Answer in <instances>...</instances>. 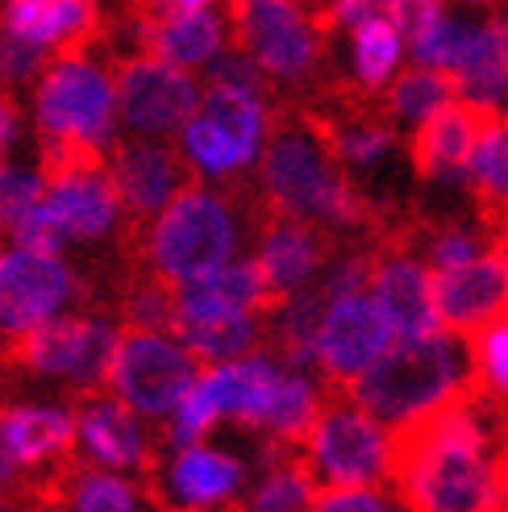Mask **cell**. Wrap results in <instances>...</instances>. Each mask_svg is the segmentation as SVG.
<instances>
[{"instance_id": "cell-27", "label": "cell", "mask_w": 508, "mask_h": 512, "mask_svg": "<svg viewBox=\"0 0 508 512\" xmlns=\"http://www.w3.org/2000/svg\"><path fill=\"white\" fill-rule=\"evenodd\" d=\"M454 96H459L454 75L442 67H425V63L404 67L400 75H392V84L379 92V100H384V109L396 125H421L429 113L450 105Z\"/></svg>"}, {"instance_id": "cell-40", "label": "cell", "mask_w": 508, "mask_h": 512, "mask_svg": "<svg viewBox=\"0 0 508 512\" xmlns=\"http://www.w3.org/2000/svg\"><path fill=\"white\" fill-rule=\"evenodd\" d=\"M471 5H504V0H471Z\"/></svg>"}, {"instance_id": "cell-33", "label": "cell", "mask_w": 508, "mask_h": 512, "mask_svg": "<svg viewBox=\"0 0 508 512\" xmlns=\"http://www.w3.org/2000/svg\"><path fill=\"white\" fill-rule=\"evenodd\" d=\"M46 63H50V50H42L34 42H21L9 30H0V88H9V92L30 88L34 92Z\"/></svg>"}, {"instance_id": "cell-4", "label": "cell", "mask_w": 508, "mask_h": 512, "mask_svg": "<svg viewBox=\"0 0 508 512\" xmlns=\"http://www.w3.org/2000/svg\"><path fill=\"white\" fill-rule=\"evenodd\" d=\"M230 46L246 50L284 96H309L338 67L329 63V38L304 0H225Z\"/></svg>"}, {"instance_id": "cell-31", "label": "cell", "mask_w": 508, "mask_h": 512, "mask_svg": "<svg viewBox=\"0 0 508 512\" xmlns=\"http://www.w3.org/2000/svg\"><path fill=\"white\" fill-rule=\"evenodd\" d=\"M46 200V175L34 167H0V234L13 229Z\"/></svg>"}, {"instance_id": "cell-13", "label": "cell", "mask_w": 508, "mask_h": 512, "mask_svg": "<svg viewBox=\"0 0 508 512\" xmlns=\"http://www.w3.org/2000/svg\"><path fill=\"white\" fill-rule=\"evenodd\" d=\"M396 329L375 304V296H342L325 309V325L317 338V371L321 388L350 392L379 358L392 350Z\"/></svg>"}, {"instance_id": "cell-17", "label": "cell", "mask_w": 508, "mask_h": 512, "mask_svg": "<svg viewBox=\"0 0 508 512\" xmlns=\"http://www.w3.org/2000/svg\"><path fill=\"white\" fill-rule=\"evenodd\" d=\"M442 329L479 338L492 325H508V242H492L471 263L434 275Z\"/></svg>"}, {"instance_id": "cell-42", "label": "cell", "mask_w": 508, "mask_h": 512, "mask_svg": "<svg viewBox=\"0 0 508 512\" xmlns=\"http://www.w3.org/2000/svg\"><path fill=\"white\" fill-rule=\"evenodd\" d=\"M21 512H25V508H21Z\"/></svg>"}, {"instance_id": "cell-29", "label": "cell", "mask_w": 508, "mask_h": 512, "mask_svg": "<svg viewBox=\"0 0 508 512\" xmlns=\"http://www.w3.org/2000/svg\"><path fill=\"white\" fill-rule=\"evenodd\" d=\"M400 50H404V38L388 21V13L363 21L359 30H350V67H354L359 88L384 92L392 84L396 67H400Z\"/></svg>"}, {"instance_id": "cell-35", "label": "cell", "mask_w": 508, "mask_h": 512, "mask_svg": "<svg viewBox=\"0 0 508 512\" xmlns=\"http://www.w3.org/2000/svg\"><path fill=\"white\" fill-rule=\"evenodd\" d=\"M388 13V0H325L317 9V25L334 38V34H346V30H359L363 21L371 17H384Z\"/></svg>"}, {"instance_id": "cell-36", "label": "cell", "mask_w": 508, "mask_h": 512, "mask_svg": "<svg viewBox=\"0 0 508 512\" xmlns=\"http://www.w3.org/2000/svg\"><path fill=\"white\" fill-rule=\"evenodd\" d=\"M309 512H400V508L371 488H321Z\"/></svg>"}, {"instance_id": "cell-14", "label": "cell", "mask_w": 508, "mask_h": 512, "mask_svg": "<svg viewBox=\"0 0 508 512\" xmlns=\"http://www.w3.org/2000/svg\"><path fill=\"white\" fill-rule=\"evenodd\" d=\"M371 296L392 321L396 338H429L442 334V313H438V288H434V267L425 263L417 250V238L400 234L375 242V275H371Z\"/></svg>"}, {"instance_id": "cell-3", "label": "cell", "mask_w": 508, "mask_h": 512, "mask_svg": "<svg viewBox=\"0 0 508 512\" xmlns=\"http://www.w3.org/2000/svg\"><path fill=\"white\" fill-rule=\"evenodd\" d=\"M225 184L230 192H209L196 184L167 204L159 221L146 229L150 267L188 288L234 259L242 246V217L250 221V229L259 225V192L242 175L225 179Z\"/></svg>"}, {"instance_id": "cell-1", "label": "cell", "mask_w": 508, "mask_h": 512, "mask_svg": "<svg viewBox=\"0 0 508 512\" xmlns=\"http://www.w3.org/2000/svg\"><path fill=\"white\" fill-rule=\"evenodd\" d=\"M500 396L471 379L388 433V488L404 512H500Z\"/></svg>"}, {"instance_id": "cell-9", "label": "cell", "mask_w": 508, "mask_h": 512, "mask_svg": "<svg viewBox=\"0 0 508 512\" xmlns=\"http://www.w3.org/2000/svg\"><path fill=\"white\" fill-rule=\"evenodd\" d=\"M317 488H375L388 483V433L384 421L354 400L350 392H329L321 417L304 442Z\"/></svg>"}, {"instance_id": "cell-30", "label": "cell", "mask_w": 508, "mask_h": 512, "mask_svg": "<svg viewBox=\"0 0 508 512\" xmlns=\"http://www.w3.org/2000/svg\"><path fill=\"white\" fill-rule=\"evenodd\" d=\"M217 421H221V408H217L213 392L205 388V379H196L192 388L184 392V400L171 408V421H167V446L184 450V446L205 442Z\"/></svg>"}, {"instance_id": "cell-10", "label": "cell", "mask_w": 508, "mask_h": 512, "mask_svg": "<svg viewBox=\"0 0 508 512\" xmlns=\"http://www.w3.org/2000/svg\"><path fill=\"white\" fill-rule=\"evenodd\" d=\"M205 363L167 329H138L125 325L113 371H109V392L125 400L134 413L159 421L171 417V408L184 400V392L200 379Z\"/></svg>"}, {"instance_id": "cell-20", "label": "cell", "mask_w": 508, "mask_h": 512, "mask_svg": "<svg viewBox=\"0 0 508 512\" xmlns=\"http://www.w3.org/2000/svg\"><path fill=\"white\" fill-rule=\"evenodd\" d=\"M46 204L67 229V242H100L117 234L125 209L109 167V150L46 175Z\"/></svg>"}, {"instance_id": "cell-7", "label": "cell", "mask_w": 508, "mask_h": 512, "mask_svg": "<svg viewBox=\"0 0 508 512\" xmlns=\"http://www.w3.org/2000/svg\"><path fill=\"white\" fill-rule=\"evenodd\" d=\"M109 167L121 192V225L113 234L117 259H146V229L159 221V213L175 196L200 184L196 163L184 155V146H171L163 138H113Z\"/></svg>"}, {"instance_id": "cell-6", "label": "cell", "mask_w": 508, "mask_h": 512, "mask_svg": "<svg viewBox=\"0 0 508 512\" xmlns=\"http://www.w3.org/2000/svg\"><path fill=\"white\" fill-rule=\"evenodd\" d=\"M471 383V350L459 334L400 338L354 383L350 396L384 425H400L425 408L459 396Z\"/></svg>"}, {"instance_id": "cell-24", "label": "cell", "mask_w": 508, "mask_h": 512, "mask_svg": "<svg viewBox=\"0 0 508 512\" xmlns=\"http://www.w3.org/2000/svg\"><path fill=\"white\" fill-rule=\"evenodd\" d=\"M0 438H5L21 471H42L75 454L80 417H75V408L9 404V408H0Z\"/></svg>"}, {"instance_id": "cell-39", "label": "cell", "mask_w": 508, "mask_h": 512, "mask_svg": "<svg viewBox=\"0 0 508 512\" xmlns=\"http://www.w3.org/2000/svg\"><path fill=\"white\" fill-rule=\"evenodd\" d=\"M230 512H254V508H246V504L238 500V504H230Z\"/></svg>"}, {"instance_id": "cell-21", "label": "cell", "mask_w": 508, "mask_h": 512, "mask_svg": "<svg viewBox=\"0 0 508 512\" xmlns=\"http://www.w3.org/2000/svg\"><path fill=\"white\" fill-rule=\"evenodd\" d=\"M0 30L55 55H100L105 0H0Z\"/></svg>"}, {"instance_id": "cell-15", "label": "cell", "mask_w": 508, "mask_h": 512, "mask_svg": "<svg viewBox=\"0 0 508 512\" xmlns=\"http://www.w3.org/2000/svg\"><path fill=\"white\" fill-rule=\"evenodd\" d=\"M246 463L234 454H225L217 446H184L175 450L171 463H163L159 475L150 479H138L146 496L155 500L159 512H171V508H192V512H221L242 500V488H246Z\"/></svg>"}, {"instance_id": "cell-5", "label": "cell", "mask_w": 508, "mask_h": 512, "mask_svg": "<svg viewBox=\"0 0 508 512\" xmlns=\"http://www.w3.org/2000/svg\"><path fill=\"white\" fill-rule=\"evenodd\" d=\"M121 334L125 325L100 313H67L30 329V334L0 329V383H13L17 375H42L59 379L71 400L105 392Z\"/></svg>"}, {"instance_id": "cell-23", "label": "cell", "mask_w": 508, "mask_h": 512, "mask_svg": "<svg viewBox=\"0 0 508 512\" xmlns=\"http://www.w3.org/2000/svg\"><path fill=\"white\" fill-rule=\"evenodd\" d=\"M200 379L213 392L221 421H234L246 433H263L275 392L284 383V363L275 354H250V358H234V363L205 367Z\"/></svg>"}, {"instance_id": "cell-11", "label": "cell", "mask_w": 508, "mask_h": 512, "mask_svg": "<svg viewBox=\"0 0 508 512\" xmlns=\"http://www.w3.org/2000/svg\"><path fill=\"white\" fill-rule=\"evenodd\" d=\"M117 75V121L134 138H171L196 117L200 92L196 80L155 55H130L113 63Z\"/></svg>"}, {"instance_id": "cell-28", "label": "cell", "mask_w": 508, "mask_h": 512, "mask_svg": "<svg viewBox=\"0 0 508 512\" xmlns=\"http://www.w3.org/2000/svg\"><path fill=\"white\" fill-rule=\"evenodd\" d=\"M200 288L209 296L225 300L230 309H242V313H254V317H275L284 309V292L271 284V275L263 271V263L254 259H238V263H225L221 271H213L209 279H200Z\"/></svg>"}, {"instance_id": "cell-32", "label": "cell", "mask_w": 508, "mask_h": 512, "mask_svg": "<svg viewBox=\"0 0 508 512\" xmlns=\"http://www.w3.org/2000/svg\"><path fill=\"white\" fill-rule=\"evenodd\" d=\"M471 350V379L492 396L508 400V325H492L467 342Z\"/></svg>"}, {"instance_id": "cell-18", "label": "cell", "mask_w": 508, "mask_h": 512, "mask_svg": "<svg viewBox=\"0 0 508 512\" xmlns=\"http://www.w3.org/2000/svg\"><path fill=\"white\" fill-rule=\"evenodd\" d=\"M75 417H80V442L96 467L130 471L138 479H150L163 471V442L150 433L125 400L109 392L75 396Z\"/></svg>"}, {"instance_id": "cell-2", "label": "cell", "mask_w": 508, "mask_h": 512, "mask_svg": "<svg viewBox=\"0 0 508 512\" xmlns=\"http://www.w3.org/2000/svg\"><path fill=\"white\" fill-rule=\"evenodd\" d=\"M250 184L267 204V213L325 225L342 242L384 238L404 213L400 204H384L354 184L350 167L334 155V146L313 130V121L288 96L271 113V134Z\"/></svg>"}, {"instance_id": "cell-16", "label": "cell", "mask_w": 508, "mask_h": 512, "mask_svg": "<svg viewBox=\"0 0 508 512\" xmlns=\"http://www.w3.org/2000/svg\"><path fill=\"white\" fill-rule=\"evenodd\" d=\"M504 117V109L492 105H475V100L454 96L450 105H442L438 113H429L421 125L409 130V142H404V155H409V167L417 175V184H463L467 163L475 155L479 138L488 134V125Z\"/></svg>"}, {"instance_id": "cell-34", "label": "cell", "mask_w": 508, "mask_h": 512, "mask_svg": "<svg viewBox=\"0 0 508 512\" xmlns=\"http://www.w3.org/2000/svg\"><path fill=\"white\" fill-rule=\"evenodd\" d=\"M388 21L400 30V38L417 50L421 42H429L442 30L446 5L442 0H388Z\"/></svg>"}, {"instance_id": "cell-25", "label": "cell", "mask_w": 508, "mask_h": 512, "mask_svg": "<svg viewBox=\"0 0 508 512\" xmlns=\"http://www.w3.org/2000/svg\"><path fill=\"white\" fill-rule=\"evenodd\" d=\"M463 192L475 225L492 242H508V113L488 125L463 175Z\"/></svg>"}, {"instance_id": "cell-38", "label": "cell", "mask_w": 508, "mask_h": 512, "mask_svg": "<svg viewBox=\"0 0 508 512\" xmlns=\"http://www.w3.org/2000/svg\"><path fill=\"white\" fill-rule=\"evenodd\" d=\"M17 475H21V467H17V458L9 454L5 438H0V488H13V483H17Z\"/></svg>"}, {"instance_id": "cell-41", "label": "cell", "mask_w": 508, "mask_h": 512, "mask_svg": "<svg viewBox=\"0 0 508 512\" xmlns=\"http://www.w3.org/2000/svg\"><path fill=\"white\" fill-rule=\"evenodd\" d=\"M504 71H508V50H504Z\"/></svg>"}, {"instance_id": "cell-12", "label": "cell", "mask_w": 508, "mask_h": 512, "mask_svg": "<svg viewBox=\"0 0 508 512\" xmlns=\"http://www.w3.org/2000/svg\"><path fill=\"white\" fill-rule=\"evenodd\" d=\"M71 300H84V275H75L59 254L17 246L0 254V329L30 334L55 321Z\"/></svg>"}, {"instance_id": "cell-8", "label": "cell", "mask_w": 508, "mask_h": 512, "mask_svg": "<svg viewBox=\"0 0 508 512\" xmlns=\"http://www.w3.org/2000/svg\"><path fill=\"white\" fill-rule=\"evenodd\" d=\"M38 138L113 146L117 130V75L96 55H55L34 84Z\"/></svg>"}, {"instance_id": "cell-26", "label": "cell", "mask_w": 508, "mask_h": 512, "mask_svg": "<svg viewBox=\"0 0 508 512\" xmlns=\"http://www.w3.org/2000/svg\"><path fill=\"white\" fill-rule=\"evenodd\" d=\"M230 46V17L213 9H196L184 17L146 21L142 17V55H155L175 67H209Z\"/></svg>"}, {"instance_id": "cell-22", "label": "cell", "mask_w": 508, "mask_h": 512, "mask_svg": "<svg viewBox=\"0 0 508 512\" xmlns=\"http://www.w3.org/2000/svg\"><path fill=\"white\" fill-rule=\"evenodd\" d=\"M254 242H259L254 246V259L263 263L271 284L284 296L317 284L329 259L346 246L338 234H329L325 225L284 217V213H263L259 225H254Z\"/></svg>"}, {"instance_id": "cell-37", "label": "cell", "mask_w": 508, "mask_h": 512, "mask_svg": "<svg viewBox=\"0 0 508 512\" xmlns=\"http://www.w3.org/2000/svg\"><path fill=\"white\" fill-rule=\"evenodd\" d=\"M134 5L146 21H163V17H184L196 9H209L213 0H134Z\"/></svg>"}, {"instance_id": "cell-19", "label": "cell", "mask_w": 508, "mask_h": 512, "mask_svg": "<svg viewBox=\"0 0 508 512\" xmlns=\"http://www.w3.org/2000/svg\"><path fill=\"white\" fill-rule=\"evenodd\" d=\"M171 334L205 367L234 363V358H250V354H271V317L230 309V304L209 296L200 284L184 288L180 317H175Z\"/></svg>"}]
</instances>
